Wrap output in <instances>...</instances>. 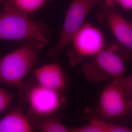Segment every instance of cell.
Instances as JSON below:
<instances>
[{
    "label": "cell",
    "instance_id": "7",
    "mask_svg": "<svg viewBox=\"0 0 132 132\" xmlns=\"http://www.w3.org/2000/svg\"><path fill=\"white\" fill-rule=\"evenodd\" d=\"M59 92L38 84L32 86L28 93V101L31 113L43 118L56 113L63 103Z\"/></svg>",
    "mask_w": 132,
    "mask_h": 132
},
{
    "label": "cell",
    "instance_id": "3",
    "mask_svg": "<svg viewBox=\"0 0 132 132\" xmlns=\"http://www.w3.org/2000/svg\"><path fill=\"white\" fill-rule=\"evenodd\" d=\"M132 78L123 76L113 79L99 96L98 111L107 119L122 118L132 109Z\"/></svg>",
    "mask_w": 132,
    "mask_h": 132
},
{
    "label": "cell",
    "instance_id": "13",
    "mask_svg": "<svg viewBox=\"0 0 132 132\" xmlns=\"http://www.w3.org/2000/svg\"><path fill=\"white\" fill-rule=\"evenodd\" d=\"M88 121L93 123L101 132H132L131 128L125 126L108 122L99 118H86Z\"/></svg>",
    "mask_w": 132,
    "mask_h": 132
},
{
    "label": "cell",
    "instance_id": "4",
    "mask_svg": "<svg viewBox=\"0 0 132 132\" xmlns=\"http://www.w3.org/2000/svg\"><path fill=\"white\" fill-rule=\"evenodd\" d=\"M102 0H72L66 13L61 32L55 46L49 51L50 56L56 58L69 44L75 34L84 24L92 10Z\"/></svg>",
    "mask_w": 132,
    "mask_h": 132
},
{
    "label": "cell",
    "instance_id": "15",
    "mask_svg": "<svg viewBox=\"0 0 132 132\" xmlns=\"http://www.w3.org/2000/svg\"><path fill=\"white\" fill-rule=\"evenodd\" d=\"M126 10H131L132 9V0H113Z\"/></svg>",
    "mask_w": 132,
    "mask_h": 132
},
{
    "label": "cell",
    "instance_id": "14",
    "mask_svg": "<svg viewBox=\"0 0 132 132\" xmlns=\"http://www.w3.org/2000/svg\"><path fill=\"white\" fill-rule=\"evenodd\" d=\"M13 94L3 88H0V114L8 107L13 99Z\"/></svg>",
    "mask_w": 132,
    "mask_h": 132
},
{
    "label": "cell",
    "instance_id": "1",
    "mask_svg": "<svg viewBox=\"0 0 132 132\" xmlns=\"http://www.w3.org/2000/svg\"><path fill=\"white\" fill-rule=\"evenodd\" d=\"M47 32L44 24L31 18L28 14L5 9L0 12V40L37 41L47 45Z\"/></svg>",
    "mask_w": 132,
    "mask_h": 132
},
{
    "label": "cell",
    "instance_id": "6",
    "mask_svg": "<svg viewBox=\"0 0 132 132\" xmlns=\"http://www.w3.org/2000/svg\"><path fill=\"white\" fill-rule=\"evenodd\" d=\"M73 55L79 61L93 58L105 47L104 34L92 24H84L72 39Z\"/></svg>",
    "mask_w": 132,
    "mask_h": 132
},
{
    "label": "cell",
    "instance_id": "9",
    "mask_svg": "<svg viewBox=\"0 0 132 132\" xmlns=\"http://www.w3.org/2000/svg\"><path fill=\"white\" fill-rule=\"evenodd\" d=\"M32 73L39 85L58 91L66 88V76L61 67L58 64L43 65L32 71Z\"/></svg>",
    "mask_w": 132,
    "mask_h": 132
},
{
    "label": "cell",
    "instance_id": "5",
    "mask_svg": "<svg viewBox=\"0 0 132 132\" xmlns=\"http://www.w3.org/2000/svg\"><path fill=\"white\" fill-rule=\"evenodd\" d=\"M117 51L116 45L105 47L93 58L92 61L84 64L83 70L87 78L99 82L107 76L116 79L124 76L126 71L124 62Z\"/></svg>",
    "mask_w": 132,
    "mask_h": 132
},
{
    "label": "cell",
    "instance_id": "11",
    "mask_svg": "<svg viewBox=\"0 0 132 132\" xmlns=\"http://www.w3.org/2000/svg\"><path fill=\"white\" fill-rule=\"evenodd\" d=\"M52 0H2L5 10H11L24 14H32L44 7Z\"/></svg>",
    "mask_w": 132,
    "mask_h": 132
},
{
    "label": "cell",
    "instance_id": "10",
    "mask_svg": "<svg viewBox=\"0 0 132 132\" xmlns=\"http://www.w3.org/2000/svg\"><path fill=\"white\" fill-rule=\"evenodd\" d=\"M33 129L19 105L0 120V132H31Z\"/></svg>",
    "mask_w": 132,
    "mask_h": 132
},
{
    "label": "cell",
    "instance_id": "12",
    "mask_svg": "<svg viewBox=\"0 0 132 132\" xmlns=\"http://www.w3.org/2000/svg\"><path fill=\"white\" fill-rule=\"evenodd\" d=\"M37 125L38 129L42 132H70V128L67 127L59 118L51 116L45 117Z\"/></svg>",
    "mask_w": 132,
    "mask_h": 132
},
{
    "label": "cell",
    "instance_id": "16",
    "mask_svg": "<svg viewBox=\"0 0 132 132\" xmlns=\"http://www.w3.org/2000/svg\"><path fill=\"white\" fill-rule=\"evenodd\" d=\"M2 4V0H0V4Z\"/></svg>",
    "mask_w": 132,
    "mask_h": 132
},
{
    "label": "cell",
    "instance_id": "2",
    "mask_svg": "<svg viewBox=\"0 0 132 132\" xmlns=\"http://www.w3.org/2000/svg\"><path fill=\"white\" fill-rule=\"evenodd\" d=\"M46 44L28 41L0 59V81L10 85H19L38 60Z\"/></svg>",
    "mask_w": 132,
    "mask_h": 132
},
{
    "label": "cell",
    "instance_id": "8",
    "mask_svg": "<svg viewBox=\"0 0 132 132\" xmlns=\"http://www.w3.org/2000/svg\"><path fill=\"white\" fill-rule=\"evenodd\" d=\"M105 20L109 24L113 35L124 47L132 48V25L116 10L112 4L105 7Z\"/></svg>",
    "mask_w": 132,
    "mask_h": 132
}]
</instances>
